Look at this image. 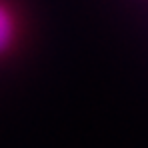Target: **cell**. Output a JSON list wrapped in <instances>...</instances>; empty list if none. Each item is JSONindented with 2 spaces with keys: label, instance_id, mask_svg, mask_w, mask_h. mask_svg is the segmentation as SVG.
<instances>
[{
  "label": "cell",
  "instance_id": "obj_1",
  "mask_svg": "<svg viewBox=\"0 0 148 148\" xmlns=\"http://www.w3.org/2000/svg\"><path fill=\"white\" fill-rule=\"evenodd\" d=\"M14 34H16V24H14V18L10 14V10L0 2V54L4 50L10 48L12 40H14Z\"/></svg>",
  "mask_w": 148,
  "mask_h": 148
}]
</instances>
